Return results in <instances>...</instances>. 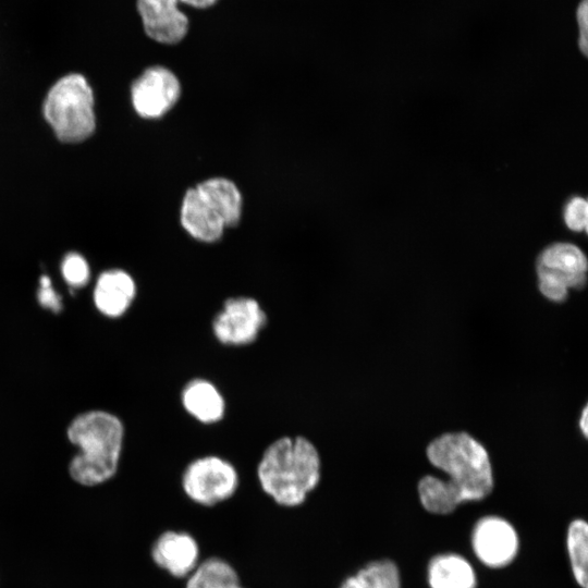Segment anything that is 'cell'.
<instances>
[{
  "label": "cell",
  "instance_id": "6da1fadb",
  "mask_svg": "<svg viewBox=\"0 0 588 588\" xmlns=\"http://www.w3.org/2000/svg\"><path fill=\"white\" fill-rule=\"evenodd\" d=\"M429 462L449 475L444 481L425 476L418 483L424 507L449 514L461 503L485 499L493 488L492 466L485 446L466 432H449L432 440L426 450Z\"/></svg>",
  "mask_w": 588,
  "mask_h": 588
},
{
  "label": "cell",
  "instance_id": "7a4b0ae2",
  "mask_svg": "<svg viewBox=\"0 0 588 588\" xmlns=\"http://www.w3.org/2000/svg\"><path fill=\"white\" fill-rule=\"evenodd\" d=\"M322 476L320 453L304 436H283L262 452L256 467L261 491L278 506H302L319 486Z\"/></svg>",
  "mask_w": 588,
  "mask_h": 588
},
{
  "label": "cell",
  "instance_id": "3957f363",
  "mask_svg": "<svg viewBox=\"0 0 588 588\" xmlns=\"http://www.w3.org/2000/svg\"><path fill=\"white\" fill-rule=\"evenodd\" d=\"M124 429L120 419L94 411L77 416L68 428L69 440L79 448L70 463L71 477L84 486H95L114 476L122 450Z\"/></svg>",
  "mask_w": 588,
  "mask_h": 588
},
{
  "label": "cell",
  "instance_id": "277c9868",
  "mask_svg": "<svg viewBox=\"0 0 588 588\" xmlns=\"http://www.w3.org/2000/svg\"><path fill=\"white\" fill-rule=\"evenodd\" d=\"M42 111L61 142L79 143L95 131L94 95L81 74L71 73L58 79L46 96Z\"/></svg>",
  "mask_w": 588,
  "mask_h": 588
},
{
  "label": "cell",
  "instance_id": "5b68a950",
  "mask_svg": "<svg viewBox=\"0 0 588 588\" xmlns=\"http://www.w3.org/2000/svg\"><path fill=\"white\" fill-rule=\"evenodd\" d=\"M587 258L574 244L556 242L544 247L536 259L538 289L549 301L563 303L568 290H581L587 282Z\"/></svg>",
  "mask_w": 588,
  "mask_h": 588
},
{
  "label": "cell",
  "instance_id": "8992f818",
  "mask_svg": "<svg viewBox=\"0 0 588 588\" xmlns=\"http://www.w3.org/2000/svg\"><path fill=\"white\" fill-rule=\"evenodd\" d=\"M240 482L236 467L218 455L194 458L181 475L183 493L201 507H215L231 500L236 494Z\"/></svg>",
  "mask_w": 588,
  "mask_h": 588
},
{
  "label": "cell",
  "instance_id": "52a82bcc",
  "mask_svg": "<svg viewBox=\"0 0 588 588\" xmlns=\"http://www.w3.org/2000/svg\"><path fill=\"white\" fill-rule=\"evenodd\" d=\"M267 323V315L259 302L249 296H234L224 301L211 322L218 342L229 346L254 343Z\"/></svg>",
  "mask_w": 588,
  "mask_h": 588
},
{
  "label": "cell",
  "instance_id": "ba28073f",
  "mask_svg": "<svg viewBox=\"0 0 588 588\" xmlns=\"http://www.w3.org/2000/svg\"><path fill=\"white\" fill-rule=\"evenodd\" d=\"M181 91V83L171 70L162 65H152L133 82L131 98L139 117L158 119L175 106Z\"/></svg>",
  "mask_w": 588,
  "mask_h": 588
},
{
  "label": "cell",
  "instance_id": "9c48e42d",
  "mask_svg": "<svg viewBox=\"0 0 588 588\" xmlns=\"http://www.w3.org/2000/svg\"><path fill=\"white\" fill-rule=\"evenodd\" d=\"M150 556L156 566L174 579L185 580L201 561L196 537L181 529H167L152 542Z\"/></svg>",
  "mask_w": 588,
  "mask_h": 588
},
{
  "label": "cell",
  "instance_id": "30bf717a",
  "mask_svg": "<svg viewBox=\"0 0 588 588\" xmlns=\"http://www.w3.org/2000/svg\"><path fill=\"white\" fill-rule=\"evenodd\" d=\"M473 548L483 564L501 567L515 558L518 538L510 523L500 517L489 516L476 524L473 532Z\"/></svg>",
  "mask_w": 588,
  "mask_h": 588
},
{
  "label": "cell",
  "instance_id": "8fae6325",
  "mask_svg": "<svg viewBox=\"0 0 588 588\" xmlns=\"http://www.w3.org/2000/svg\"><path fill=\"white\" fill-rule=\"evenodd\" d=\"M179 0H136L146 35L163 45L179 44L188 32V17Z\"/></svg>",
  "mask_w": 588,
  "mask_h": 588
},
{
  "label": "cell",
  "instance_id": "7c38bea8",
  "mask_svg": "<svg viewBox=\"0 0 588 588\" xmlns=\"http://www.w3.org/2000/svg\"><path fill=\"white\" fill-rule=\"evenodd\" d=\"M180 222L191 237L203 243L219 241L226 229L222 219L195 186L189 187L183 196Z\"/></svg>",
  "mask_w": 588,
  "mask_h": 588
},
{
  "label": "cell",
  "instance_id": "4fadbf2b",
  "mask_svg": "<svg viewBox=\"0 0 588 588\" xmlns=\"http://www.w3.org/2000/svg\"><path fill=\"white\" fill-rule=\"evenodd\" d=\"M181 403L185 412L201 424H216L225 414V401L213 382L195 378L181 392Z\"/></svg>",
  "mask_w": 588,
  "mask_h": 588
},
{
  "label": "cell",
  "instance_id": "5bb4252c",
  "mask_svg": "<svg viewBox=\"0 0 588 588\" xmlns=\"http://www.w3.org/2000/svg\"><path fill=\"white\" fill-rule=\"evenodd\" d=\"M136 295L133 278L123 270L103 272L97 280L94 299L97 308L106 316L120 317L131 306Z\"/></svg>",
  "mask_w": 588,
  "mask_h": 588
},
{
  "label": "cell",
  "instance_id": "9a60e30c",
  "mask_svg": "<svg viewBox=\"0 0 588 588\" xmlns=\"http://www.w3.org/2000/svg\"><path fill=\"white\" fill-rule=\"evenodd\" d=\"M195 187L216 210L226 229L238 224L242 217L243 197L233 181L222 176L209 177Z\"/></svg>",
  "mask_w": 588,
  "mask_h": 588
},
{
  "label": "cell",
  "instance_id": "2e32d148",
  "mask_svg": "<svg viewBox=\"0 0 588 588\" xmlns=\"http://www.w3.org/2000/svg\"><path fill=\"white\" fill-rule=\"evenodd\" d=\"M184 588H246L236 567L226 559L210 555L185 579Z\"/></svg>",
  "mask_w": 588,
  "mask_h": 588
},
{
  "label": "cell",
  "instance_id": "e0dca14e",
  "mask_svg": "<svg viewBox=\"0 0 588 588\" xmlns=\"http://www.w3.org/2000/svg\"><path fill=\"white\" fill-rule=\"evenodd\" d=\"M428 581L431 588H475L476 576L465 559L456 554H443L430 562Z\"/></svg>",
  "mask_w": 588,
  "mask_h": 588
},
{
  "label": "cell",
  "instance_id": "ac0fdd59",
  "mask_svg": "<svg viewBox=\"0 0 588 588\" xmlns=\"http://www.w3.org/2000/svg\"><path fill=\"white\" fill-rule=\"evenodd\" d=\"M339 588H401L399 571L391 561H376L346 577Z\"/></svg>",
  "mask_w": 588,
  "mask_h": 588
},
{
  "label": "cell",
  "instance_id": "d6986e66",
  "mask_svg": "<svg viewBox=\"0 0 588 588\" xmlns=\"http://www.w3.org/2000/svg\"><path fill=\"white\" fill-rule=\"evenodd\" d=\"M567 550L574 577L581 588H587L588 526L583 519H575L567 530Z\"/></svg>",
  "mask_w": 588,
  "mask_h": 588
},
{
  "label": "cell",
  "instance_id": "ffe728a7",
  "mask_svg": "<svg viewBox=\"0 0 588 588\" xmlns=\"http://www.w3.org/2000/svg\"><path fill=\"white\" fill-rule=\"evenodd\" d=\"M563 221L573 232H587L588 204L578 195L569 197L563 206Z\"/></svg>",
  "mask_w": 588,
  "mask_h": 588
},
{
  "label": "cell",
  "instance_id": "44dd1931",
  "mask_svg": "<svg viewBox=\"0 0 588 588\" xmlns=\"http://www.w3.org/2000/svg\"><path fill=\"white\" fill-rule=\"evenodd\" d=\"M61 270L64 280L74 287L83 286L88 282L89 267L79 254H68L62 261Z\"/></svg>",
  "mask_w": 588,
  "mask_h": 588
},
{
  "label": "cell",
  "instance_id": "7402d4cb",
  "mask_svg": "<svg viewBox=\"0 0 588 588\" xmlns=\"http://www.w3.org/2000/svg\"><path fill=\"white\" fill-rule=\"evenodd\" d=\"M39 282L38 301L40 305L54 313L60 311L62 308L61 298L52 289L49 277L42 275Z\"/></svg>",
  "mask_w": 588,
  "mask_h": 588
},
{
  "label": "cell",
  "instance_id": "603a6c76",
  "mask_svg": "<svg viewBox=\"0 0 588 588\" xmlns=\"http://www.w3.org/2000/svg\"><path fill=\"white\" fill-rule=\"evenodd\" d=\"M578 24V46L584 56L588 53V2L583 0L576 11Z\"/></svg>",
  "mask_w": 588,
  "mask_h": 588
},
{
  "label": "cell",
  "instance_id": "cb8c5ba5",
  "mask_svg": "<svg viewBox=\"0 0 588 588\" xmlns=\"http://www.w3.org/2000/svg\"><path fill=\"white\" fill-rule=\"evenodd\" d=\"M180 3L195 9H207L215 5L219 0H179Z\"/></svg>",
  "mask_w": 588,
  "mask_h": 588
},
{
  "label": "cell",
  "instance_id": "d4e9b609",
  "mask_svg": "<svg viewBox=\"0 0 588 588\" xmlns=\"http://www.w3.org/2000/svg\"><path fill=\"white\" fill-rule=\"evenodd\" d=\"M587 416H588L587 406H585L583 408V412H581V415H580V418H579V428H580L581 433L584 434L585 438H587V431H588Z\"/></svg>",
  "mask_w": 588,
  "mask_h": 588
}]
</instances>
